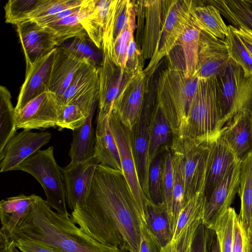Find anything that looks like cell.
<instances>
[{
  "label": "cell",
  "mask_w": 252,
  "mask_h": 252,
  "mask_svg": "<svg viewBox=\"0 0 252 252\" xmlns=\"http://www.w3.org/2000/svg\"><path fill=\"white\" fill-rule=\"evenodd\" d=\"M70 218L103 245L139 252L142 221L122 170L98 164L84 205H76Z\"/></svg>",
  "instance_id": "1"
},
{
  "label": "cell",
  "mask_w": 252,
  "mask_h": 252,
  "mask_svg": "<svg viewBox=\"0 0 252 252\" xmlns=\"http://www.w3.org/2000/svg\"><path fill=\"white\" fill-rule=\"evenodd\" d=\"M10 239L31 241L62 252H127L98 242L84 233L70 215L54 211L38 195Z\"/></svg>",
  "instance_id": "2"
},
{
  "label": "cell",
  "mask_w": 252,
  "mask_h": 252,
  "mask_svg": "<svg viewBox=\"0 0 252 252\" xmlns=\"http://www.w3.org/2000/svg\"><path fill=\"white\" fill-rule=\"evenodd\" d=\"M198 79L188 77L185 66L171 61L161 71L157 88L156 102L169 124L173 136H177L185 125Z\"/></svg>",
  "instance_id": "3"
},
{
  "label": "cell",
  "mask_w": 252,
  "mask_h": 252,
  "mask_svg": "<svg viewBox=\"0 0 252 252\" xmlns=\"http://www.w3.org/2000/svg\"><path fill=\"white\" fill-rule=\"evenodd\" d=\"M221 128L216 76L198 79L186 123L177 137L211 141Z\"/></svg>",
  "instance_id": "4"
},
{
  "label": "cell",
  "mask_w": 252,
  "mask_h": 252,
  "mask_svg": "<svg viewBox=\"0 0 252 252\" xmlns=\"http://www.w3.org/2000/svg\"><path fill=\"white\" fill-rule=\"evenodd\" d=\"M15 170H21L34 177L43 189L49 206L60 214L70 216L66 208L65 191L62 168L50 146L39 150L20 163Z\"/></svg>",
  "instance_id": "5"
},
{
  "label": "cell",
  "mask_w": 252,
  "mask_h": 252,
  "mask_svg": "<svg viewBox=\"0 0 252 252\" xmlns=\"http://www.w3.org/2000/svg\"><path fill=\"white\" fill-rule=\"evenodd\" d=\"M216 76L222 128L240 110L252 112V77L231 59Z\"/></svg>",
  "instance_id": "6"
},
{
  "label": "cell",
  "mask_w": 252,
  "mask_h": 252,
  "mask_svg": "<svg viewBox=\"0 0 252 252\" xmlns=\"http://www.w3.org/2000/svg\"><path fill=\"white\" fill-rule=\"evenodd\" d=\"M195 1L162 0V25L155 52L144 72L149 77L161 59L168 56L191 22L190 12Z\"/></svg>",
  "instance_id": "7"
},
{
  "label": "cell",
  "mask_w": 252,
  "mask_h": 252,
  "mask_svg": "<svg viewBox=\"0 0 252 252\" xmlns=\"http://www.w3.org/2000/svg\"><path fill=\"white\" fill-rule=\"evenodd\" d=\"M213 141H202L177 136L173 137L171 145L178 150L183 160L186 204L196 193L205 192Z\"/></svg>",
  "instance_id": "8"
},
{
  "label": "cell",
  "mask_w": 252,
  "mask_h": 252,
  "mask_svg": "<svg viewBox=\"0 0 252 252\" xmlns=\"http://www.w3.org/2000/svg\"><path fill=\"white\" fill-rule=\"evenodd\" d=\"M102 60L99 66L98 107L96 121L109 118L115 101L126 84L136 75L116 63L109 44L103 41Z\"/></svg>",
  "instance_id": "9"
},
{
  "label": "cell",
  "mask_w": 252,
  "mask_h": 252,
  "mask_svg": "<svg viewBox=\"0 0 252 252\" xmlns=\"http://www.w3.org/2000/svg\"><path fill=\"white\" fill-rule=\"evenodd\" d=\"M109 126L119 152L122 171L134 197L141 220L146 224L147 207L151 203L145 195L138 176L134 155L131 131L112 112Z\"/></svg>",
  "instance_id": "10"
},
{
  "label": "cell",
  "mask_w": 252,
  "mask_h": 252,
  "mask_svg": "<svg viewBox=\"0 0 252 252\" xmlns=\"http://www.w3.org/2000/svg\"><path fill=\"white\" fill-rule=\"evenodd\" d=\"M136 24V43L145 59L156 50L162 25V0H133Z\"/></svg>",
  "instance_id": "11"
},
{
  "label": "cell",
  "mask_w": 252,
  "mask_h": 252,
  "mask_svg": "<svg viewBox=\"0 0 252 252\" xmlns=\"http://www.w3.org/2000/svg\"><path fill=\"white\" fill-rule=\"evenodd\" d=\"M60 108L56 95L49 91L45 92L15 112L17 129L31 130L55 128Z\"/></svg>",
  "instance_id": "12"
},
{
  "label": "cell",
  "mask_w": 252,
  "mask_h": 252,
  "mask_svg": "<svg viewBox=\"0 0 252 252\" xmlns=\"http://www.w3.org/2000/svg\"><path fill=\"white\" fill-rule=\"evenodd\" d=\"M16 26L26 69L59 46L55 35L48 27L41 26L33 20L20 22Z\"/></svg>",
  "instance_id": "13"
},
{
  "label": "cell",
  "mask_w": 252,
  "mask_h": 252,
  "mask_svg": "<svg viewBox=\"0 0 252 252\" xmlns=\"http://www.w3.org/2000/svg\"><path fill=\"white\" fill-rule=\"evenodd\" d=\"M148 77L144 72L134 76L123 87L114 103L112 112L131 131L145 103Z\"/></svg>",
  "instance_id": "14"
},
{
  "label": "cell",
  "mask_w": 252,
  "mask_h": 252,
  "mask_svg": "<svg viewBox=\"0 0 252 252\" xmlns=\"http://www.w3.org/2000/svg\"><path fill=\"white\" fill-rule=\"evenodd\" d=\"M52 134L47 132H34L24 129L16 132L8 141L0 154V171L15 170L23 161L47 144Z\"/></svg>",
  "instance_id": "15"
},
{
  "label": "cell",
  "mask_w": 252,
  "mask_h": 252,
  "mask_svg": "<svg viewBox=\"0 0 252 252\" xmlns=\"http://www.w3.org/2000/svg\"><path fill=\"white\" fill-rule=\"evenodd\" d=\"M98 164L94 157L82 162H70L62 168L66 204L72 211L76 205H84Z\"/></svg>",
  "instance_id": "16"
},
{
  "label": "cell",
  "mask_w": 252,
  "mask_h": 252,
  "mask_svg": "<svg viewBox=\"0 0 252 252\" xmlns=\"http://www.w3.org/2000/svg\"><path fill=\"white\" fill-rule=\"evenodd\" d=\"M241 165L240 161L231 168L207 200L202 223L209 230H213L218 219L230 207L238 192Z\"/></svg>",
  "instance_id": "17"
},
{
  "label": "cell",
  "mask_w": 252,
  "mask_h": 252,
  "mask_svg": "<svg viewBox=\"0 0 252 252\" xmlns=\"http://www.w3.org/2000/svg\"><path fill=\"white\" fill-rule=\"evenodd\" d=\"M230 59L225 39L212 36L201 31L198 61L193 76L207 79L216 75Z\"/></svg>",
  "instance_id": "18"
},
{
  "label": "cell",
  "mask_w": 252,
  "mask_h": 252,
  "mask_svg": "<svg viewBox=\"0 0 252 252\" xmlns=\"http://www.w3.org/2000/svg\"><path fill=\"white\" fill-rule=\"evenodd\" d=\"M153 107L151 104L145 101L140 116L131 131L133 149L138 178L142 190L150 201L148 179L151 164L148 152Z\"/></svg>",
  "instance_id": "19"
},
{
  "label": "cell",
  "mask_w": 252,
  "mask_h": 252,
  "mask_svg": "<svg viewBox=\"0 0 252 252\" xmlns=\"http://www.w3.org/2000/svg\"><path fill=\"white\" fill-rule=\"evenodd\" d=\"M240 161L252 153V112L239 111L220 130L218 137Z\"/></svg>",
  "instance_id": "20"
},
{
  "label": "cell",
  "mask_w": 252,
  "mask_h": 252,
  "mask_svg": "<svg viewBox=\"0 0 252 252\" xmlns=\"http://www.w3.org/2000/svg\"><path fill=\"white\" fill-rule=\"evenodd\" d=\"M88 62L67 47L57 46L54 51L51 66L49 91L53 93L57 98L60 97L79 69Z\"/></svg>",
  "instance_id": "21"
},
{
  "label": "cell",
  "mask_w": 252,
  "mask_h": 252,
  "mask_svg": "<svg viewBox=\"0 0 252 252\" xmlns=\"http://www.w3.org/2000/svg\"><path fill=\"white\" fill-rule=\"evenodd\" d=\"M55 49L26 69L25 80L15 107V112L22 109L34 98L49 91L48 85Z\"/></svg>",
  "instance_id": "22"
},
{
  "label": "cell",
  "mask_w": 252,
  "mask_h": 252,
  "mask_svg": "<svg viewBox=\"0 0 252 252\" xmlns=\"http://www.w3.org/2000/svg\"><path fill=\"white\" fill-rule=\"evenodd\" d=\"M240 161L219 138L213 141L204 192L207 200L231 168Z\"/></svg>",
  "instance_id": "23"
},
{
  "label": "cell",
  "mask_w": 252,
  "mask_h": 252,
  "mask_svg": "<svg viewBox=\"0 0 252 252\" xmlns=\"http://www.w3.org/2000/svg\"><path fill=\"white\" fill-rule=\"evenodd\" d=\"M99 85L71 103L60 106L57 123L59 130H74L86 122L98 101Z\"/></svg>",
  "instance_id": "24"
},
{
  "label": "cell",
  "mask_w": 252,
  "mask_h": 252,
  "mask_svg": "<svg viewBox=\"0 0 252 252\" xmlns=\"http://www.w3.org/2000/svg\"><path fill=\"white\" fill-rule=\"evenodd\" d=\"M94 157L99 164L122 171L119 150L109 126V118L96 121Z\"/></svg>",
  "instance_id": "25"
},
{
  "label": "cell",
  "mask_w": 252,
  "mask_h": 252,
  "mask_svg": "<svg viewBox=\"0 0 252 252\" xmlns=\"http://www.w3.org/2000/svg\"><path fill=\"white\" fill-rule=\"evenodd\" d=\"M169 124L163 112L156 102L151 113L149 143V159L150 164L160 152L169 150L173 139Z\"/></svg>",
  "instance_id": "26"
},
{
  "label": "cell",
  "mask_w": 252,
  "mask_h": 252,
  "mask_svg": "<svg viewBox=\"0 0 252 252\" xmlns=\"http://www.w3.org/2000/svg\"><path fill=\"white\" fill-rule=\"evenodd\" d=\"M37 195L21 194L2 199L0 202L1 228L10 238L20 220L35 202Z\"/></svg>",
  "instance_id": "27"
},
{
  "label": "cell",
  "mask_w": 252,
  "mask_h": 252,
  "mask_svg": "<svg viewBox=\"0 0 252 252\" xmlns=\"http://www.w3.org/2000/svg\"><path fill=\"white\" fill-rule=\"evenodd\" d=\"M191 20L201 31L215 37L225 39L228 33L227 26L220 10L211 4H195L190 12Z\"/></svg>",
  "instance_id": "28"
},
{
  "label": "cell",
  "mask_w": 252,
  "mask_h": 252,
  "mask_svg": "<svg viewBox=\"0 0 252 252\" xmlns=\"http://www.w3.org/2000/svg\"><path fill=\"white\" fill-rule=\"evenodd\" d=\"M99 85V66L87 62L78 71L64 93L57 98L60 106H65Z\"/></svg>",
  "instance_id": "29"
},
{
  "label": "cell",
  "mask_w": 252,
  "mask_h": 252,
  "mask_svg": "<svg viewBox=\"0 0 252 252\" xmlns=\"http://www.w3.org/2000/svg\"><path fill=\"white\" fill-rule=\"evenodd\" d=\"M115 0H95L93 10L81 22L90 39L101 50L106 26Z\"/></svg>",
  "instance_id": "30"
},
{
  "label": "cell",
  "mask_w": 252,
  "mask_h": 252,
  "mask_svg": "<svg viewBox=\"0 0 252 252\" xmlns=\"http://www.w3.org/2000/svg\"><path fill=\"white\" fill-rule=\"evenodd\" d=\"M94 111L91 112L82 126L72 130L73 138L69 152L71 162H82L94 157L95 135L92 119Z\"/></svg>",
  "instance_id": "31"
},
{
  "label": "cell",
  "mask_w": 252,
  "mask_h": 252,
  "mask_svg": "<svg viewBox=\"0 0 252 252\" xmlns=\"http://www.w3.org/2000/svg\"><path fill=\"white\" fill-rule=\"evenodd\" d=\"M95 0H84L80 10L76 13L50 24L48 27L54 33L59 46L64 41L85 32L82 21L91 13Z\"/></svg>",
  "instance_id": "32"
},
{
  "label": "cell",
  "mask_w": 252,
  "mask_h": 252,
  "mask_svg": "<svg viewBox=\"0 0 252 252\" xmlns=\"http://www.w3.org/2000/svg\"><path fill=\"white\" fill-rule=\"evenodd\" d=\"M206 2L216 7L230 25L236 29L246 28L252 32V0H211Z\"/></svg>",
  "instance_id": "33"
},
{
  "label": "cell",
  "mask_w": 252,
  "mask_h": 252,
  "mask_svg": "<svg viewBox=\"0 0 252 252\" xmlns=\"http://www.w3.org/2000/svg\"><path fill=\"white\" fill-rule=\"evenodd\" d=\"M238 193L241 200L238 215L250 235L252 229V153L241 161Z\"/></svg>",
  "instance_id": "34"
},
{
  "label": "cell",
  "mask_w": 252,
  "mask_h": 252,
  "mask_svg": "<svg viewBox=\"0 0 252 252\" xmlns=\"http://www.w3.org/2000/svg\"><path fill=\"white\" fill-rule=\"evenodd\" d=\"M146 225L161 247L172 239L173 233L170 218L164 203H150L147 207Z\"/></svg>",
  "instance_id": "35"
},
{
  "label": "cell",
  "mask_w": 252,
  "mask_h": 252,
  "mask_svg": "<svg viewBox=\"0 0 252 252\" xmlns=\"http://www.w3.org/2000/svg\"><path fill=\"white\" fill-rule=\"evenodd\" d=\"M173 167V188L170 218L174 234L178 215L186 205L184 198V176L182 156L178 150L171 145Z\"/></svg>",
  "instance_id": "36"
},
{
  "label": "cell",
  "mask_w": 252,
  "mask_h": 252,
  "mask_svg": "<svg viewBox=\"0 0 252 252\" xmlns=\"http://www.w3.org/2000/svg\"><path fill=\"white\" fill-rule=\"evenodd\" d=\"M135 12L133 0H116L103 39L114 42L127 27Z\"/></svg>",
  "instance_id": "37"
},
{
  "label": "cell",
  "mask_w": 252,
  "mask_h": 252,
  "mask_svg": "<svg viewBox=\"0 0 252 252\" xmlns=\"http://www.w3.org/2000/svg\"><path fill=\"white\" fill-rule=\"evenodd\" d=\"M10 92L0 87V154L10 138L17 132L15 110Z\"/></svg>",
  "instance_id": "38"
},
{
  "label": "cell",
  "mask_w": 252,
  "mask_h": 252,
  "mask_svg": "<svg viewBox=\"0 0 252 252\" xmlns=\"http://www.w3.org/2000/svg\"><path fill=\"white\" fill-rule=\"evenodd\" d=\"M201 31L191 22L181 36L178 44L183 50L185 65V74L193 76L198 61L199 42Z\"/></svg>",
  "instance_id": "39"
},
{
  "label": "cell",
  "mask_w": 252,
  "mask_h": 252,
  "mask_svg": "<svg viewBox=\"0 0 252 252\" xmlns=\"http://www.w3.org/2000/svg\"><path fill=\"white\" fill-rule=\"evenodd\" d=\"M207 200L205 193L199 192L188 201L178 215L172 239H176L189 223L197 219H203Z\"/></svg>",
  "instance_id": "40"
},
{
  "label": "cell",
  "mask_w": 252,
  "mask_h": 252,
  "mask_svg": "<svg viewBox=\"0 0 252 252\" xmlns=\"http://www.w3.org/2000/svg\"><path fill=\"white\" fill-rule=\"evenodd\" d=\"M225 40L230 59L242 68L246 77H252V57L230 25Z\"/></svg>",
  "instance_id": "41"
},
{
  "label": "cell",
  "mask_w": 252,
  "mask_h": 252,
  "mask_svg": "<svg viewBox=\"0 0 252 252\" xmlns=\"http://www.w3.org/2000/svg\"><path fill=\"white\" fill-rule=\"evenodd\" d=\"M235 212L234 208L230 207L218 219L212 230L217 237L220 252H231L233 217Z\"/></svg>",
  "instance_id": "42"
},
{
  "label": "cell",
  "mask_w": 252,
  "mask_h": 252,
  "mask_svg": "<svg viewBox=\"0 0 252 252\" xmlns=\"http://www.w3.org/2000/svg\"><path fill=\"white\" fill-rule=\"evenodd\" d=\"M165 151H161L154 158L150 166L148 179L150 200L152 203H163L162 192V177Z\"/></svg>",
  "instance_id": "43"
},
{
  "label": "cell",
  "mask_w": 252,
  "mask_h": 252,
  "mask_svg": "<svg viewBox=\"0 0 252 252\" xmlns=\"http://www.w3.org/2000/svg\"><path fill=\"white\" fill-rule=\"evenodd\" d=\"M84 0H40L24 21L33 20L81 5Z\"/></svg>",
  "instance_id": "44"
},
{
  "label": "cell",
  "mask_w": 252,
  "mask_h": 252,
  "mask_svg": "<svg viewBox=\"0 0 252 252\" xmlns=\"http://www.w3.org/2000/svg\"><path fill=\"white\" fill-rule=\"evenodd\" d=\"M202 222V219H197L189 223L176 239H172L168 244L161 247L160 252H189L195 233Z\"/></svg>",
  "instance_id": "45"
},
{
  "label": "cell",
  "mask_w": 252,
  "mask_h": 252,
  "mask_svg": "<svg viewBox=\"0 0 252 252\" xmlns=\"http://www.w3.org/2000/svg\"><path fill=\"white\" fill-rule=\"evenodd\" d=\"M40 0H9L5 4V22L14 25L24 21L34 9Z\"/></svg>",
  "instance_id": "46"
},
{
  "label": "cell",
  "mask_w": 252,
  "mask_h": 252,
  "mask_svg": "<svg viewBox=\"0 0 252 252\" xmlns=\"http://www.w3.org/2000/svg\"><path fill=\"white\" fill-rule=\"evenodd\" d=\"M135 12L131 17L127 27L114 42V54L116 63L121 68L126 67V54L129 43L134 36L136 29Z\"/></svg>",
  "instance_id": "47"
},
{
  "label": "cell",
  "mask_w": 252,
  "mask_h": 252,
  "mask_svg": "<svg viewBox=\"0 0 252 252\" xmlns=\"http://www.w3.org/2000/svg\"><path fill=\"white\" fill-rule=\"evenodd\" d=\"M173 188V167L172 156L170 150L165 151L162 177V192L163 202L166 205L169 215L171 209Z\"/></svg>",
  "instance_id": "48"
},
{
  "label": "cell",
  "mask_w": 252,
  "mask_h": 252,
  "mask_svg": "<svg viewBox=\"0 0 252 252\" xmlns=\"http://www.w3.org/2000/svg\"><path fill=\"white\" fill-rule=\"evenodd\" d=\"M231 252H252V242L239 215L233 217V244Z\"/></svg>",
  "instance_id": "49"
},
{
  "label": "cell",
  "mask_w": 252,
  "mask_h": 252,
  "mask_svg": "<svg viewBox=\"0 0 252 252\" xmlns=\"http://www.w3.org/2000/svg\"><path fill=\"white\" fill-rule=\"evenodd\" d=\"M70 44L65 46L90 63L96 65V55L92 45H94L86 32L73 38Z\"/></svg>",
  "instance_id": "50"
},
{
  "label": "cell",
  "mask_w": 252,
  "mask_h": 252,
  "mask_svg": "<svg viewBox=\"0 0 252 252\" xmlns=\"http://www.w3.org/2000/svg\"><path fill=\"white\" fill-rule=\"evenodd\" d=\"M144 60L133 36L127 48L125 68L135 75L142 73L144 70Z\"/></svg>",
  "instance_id": "51"
},
{
  "label": "cell",
  "mask_w": 252,
  "mask_h": 252,
  "mask_svg": "<svg viewBox=\"0 0 252 252\" xmlns=\"http://www.w3.org/2000/svg\"><path fill=\"white\" fill-rule=\"evenodd\" d=\"M141 242L139 252H160L161 246L143 222L141 223Z\"/></svg>",
  "instance_id": "52"
},
{
  "label": "cell",
  "mask_w": 252,
  "mask_h": 252,
  "mask_svg": "<svg viewBox=\"0 0 252 252\" xmlns=\"http://www.w3.org/2000/svg\"><path fill=\"white\" fill-rule=\"evenodd\" d=\"M208 229L202 223L198 227L191 244L189 252H208L207 244Z\"/></svg>",
  "instance_id": "53"
},
{
  "label": "cell",
  "mask_w": 252,
  "mask_h": 252,
  "mask_svg": "<svg viewBox=\"0 0 252 252\" xmlns=\"http://www.w3.org/2000/svg\"><path fill=\"white\" fill-rule=\"evenodd\" d=\"M13 240L15 247L22 252H62L52 247L31 241L24 240Z\"/></svg>",
  "instance_id": "54"
},
{
  "label": "cell",
  "mask_w": 252,
  "mask_h": 252,
  "mask_svg": "<svg viewBox=\"0 0 252 252\" xmlns=\"http://www.w3.org/2000/svg\"><path fill=\"white\" fill-rule=\"evenodd\" d=\"M82 4L80 6L65 9L53 15L38 18L33 20V21L36 22L38 25L41 26H47L77 13L80 10Z\"/></svg>",
  "instance_id": "55"
},
{
  "label": "cell",
  "mask_w": 252,
  "mask_h": 252,
  "mask_svg": "<svg viewBox=\"0 0 252 252\" xmlns=\"http://www.w3.org/2000/svg\"><path fill=\"white\" fill-rule=\"evenodd\" d=\"M232 27L252 57V32L244 27H239L237 29L233 26Z\"/></svg>",
  "instance_id": "56"
},
{
  "label": "cell",
  "mask_w": 252,
  "mask_h": 252,
  "mask_svg": "<svg viewBox=\"0 0 252 252\" xmlns=\"http://www.w3.org/2000/svg\"><path fill=\"white\" fill-rule=\"evenodd\" d=\"M14 241L9 238L5 232L2 229L0 230V252H12Z\"/></svg>",
  "instance_id": "57"
},
{
  "label": "cell",
  "mask_w": 252,
  "mask_h": 252,
  "mask_svg": "<svg viewBox=\"0 0 252 252\" xmlns=\"http://www.w3.org/2000/svg\"><path fill=\"white\" fill-rule=\"evenodd\" d=\"M214 237L211 242V247L210 252H220L219 242L216 234L214 232Z\"/></svg>",
  "instance_id": "58"
},
{
  "label": "cell",
  "mask_w": 252,
  "mask_h": 252,
  "mask_svg": "<svg viewBox=\"0 0 252 252\" xmlns=\"http://www.w3.org/2000/svg\"><path fill=\"white\" fill-rule=\"evenodd\" d=\"M12 252H22L20 251H19L18 250V248L15 247V246L14 245H14L13 246L12 248Z\"/></svg>",
  "instance_id": "59"
},
{
  "label": "cell",
  "mask_w": 252,
  "mask_h": 252,
  "mask_svg": "<svg viewBox=\"0 0 252 252\" xmlns=\"http://www.w3.org/2000/svg\"><path fill=\"white\" fill-rule=\"evenodd\" d=\"M250 237L251 240V241L252 242V231H251V234L250 235Z\"/></svg>",
  "instance_id": "60"
},
{
  "label": "cell",
  "mask_w": 252,
  "mask_h": 252,
  "mask_svg": "<svg viewBox=\"0 0 252 252\" xmlns=\"http://www.w3.org/2000/svg\"></svg>",
  "instance_id": "61"
}]
</instances>
